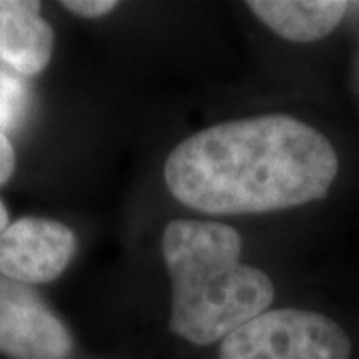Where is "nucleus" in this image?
I'll return each instance as SVG.
<instances>
[{
	"label": "nucleus",
	"mask_w": 359,
	"mask_h": 359,
	"mask_svg": "<svg viewBox=\"0 0 359 359\" xmlns=\"http://www.w3.org/2000/svg\"><path fill=\"white\" fill-rule=\"evenodd\" d=\"M330 140L292 116L222 122L170 152L164 178L180 204L204 214H264L320 200L337 176Z\"/></svg>",
	"instance_id": "nucleus-1"
},
{
	"label": "nucleus",
	"mask_w": 359,
	"mask_h": 359,
	"mask_svg": "<svg viewBox=\"0 0 359 359\" xmlns=\"http://www.w3.org/2000/svg\"><path fill=\"white\" fill-rule=\"evenodd\" d=\"M162 254L172 278L170 330L194 346L224 341L273 302L271 280L242 264V238L231 226L174 219Z\"/></svg>",
	"instance_id": "nucleus-2"
},
{
	"label": "nucleus",
	"mask_w": 359,
	"mask_h": 359,
	"mask_svg": "<svg viewBox=\"0 0 359 359\" xmlns=\"http://www.w3.org/2000/svg\"><path fill=\"white\" fill-rule=\"evenodd\" d=\"M351 341L327 316L269 309L219 344V359H349Z\"/></svg>",
	"instance_id": "nucleus-3"
},
{
	"label": "nucleus",
	"mask_w": 359,
	"mask_h": 359,
	"mask_svg": "<svg viewBox=\"0 0 359 359\" xmlns=\"http://www.w3.org/2000/svg\"><path fill=\"white\" fill-rule=\"evenodd\" d=\"M72 335L30 285L0 276V353L8 359H68Z\"/></svg>",
	"instance_id": "nucleus-4"
},
{
	"label": "nucleus",
	"mask_w": 359,
	"mask_h": 359,
	"mask_svg": "<svg viewBox=\"0 0 359 359\" xmlns=\"http://www.w3.org/2000/svg\"><path fill=\"white\" fill-rule=\"evenodd\" d=\"M76 236L48 218H20L0 236V276L25 285L62 276L76 254Z\"/></svg>",
	"instance_id": "nucleus-5"
},
{
	"label": "nucleus",
	"mask_w": 359,
	"mask_h": 359,
	"mask_svg": "<svg viewBox=\"0 0 359 359\" xmlns=\"http://www.w3.org/2000/svg\"><path fill=\"white\" fill-rule=\"evenodd\" d=\"M54 30L39 2L0 0V62L22 76L42 72L52 58Z\"/></svg>",
	"instance_id": "nucleus-6"
},
{
	"label": "nucleus",
	"mask_w": 359,
	"mask_h": 359,
	"mask_svg": "<svg viewBox=\"0 0 359 359\" xmlns=\"http://www.w3.org/2000/svg\"><path fill=\"white\" fill-rule=\"evenodd\" d=\"M250 11L278 36L292 42H313L327 36L347 13L341 0H254Z\"/></svg>",
	"instance_id": "nucleus-7"
},
{
	"label": "nucleus",
	"mask_w": 359,
	"mask_h": 359,
	"mask_svg": "<svg viewBox=\"0 0 359 359\" xmlns=\"http://www.w3.org/2000/svg\"><path fill=\"white\" fill-rule=\"evenodd\" d=\"M28 90L25 82L13 72L0 70V132L8 134L16 130L28 112Z\"/></svg>",
	"instance_id": "nucleus-8"
},
{
	"label": "nucleus",
	"mask_w": 359,
	"mask_h": 359,
	"mask_svg": "<svg viewBox=\"0 0 359 359\" xmlns=\"http://www.w3.org/2000/svg\"><path fill=\"white\" fill-rule=\"evenodd\" d=\"M62 6L82 18H100L104 14L112 13L118 6V2L114 0H65Z\"/></svg>",
	"instance_id": "nucleus-9"
},
{
	"label": "nucleus",
	"mask_w": 359,
	"mask_h": 359,
	"mask_svg": "<svg viewBox=\"0 0 359 359\" xmlns=\"http://www.w3.org/2000/svg\"><path fill=\"white\" fill-rule=\"evenodd\" d=\"M14 166H16V156H14L13 144L6 134L0 132V186L11 180L14 174Z\"/></svg>",
	"instance_id": "nucleus-10"
},
{
	"label": "nucleus",
	"mask_w": 359,
	"mask_h": 359,
	"mask_svg": "<svg viewBox=\"0 0 359 359\" xmlns=\"http://www.w3.org/2000/svg\"><path fill=\"white\" fill-rule=\"evenodd\" d=\"M8 226H11V224H8V210H6L4 202L0 200V236L8 230Z\"/></svg>",
	"instance_id": "nucleus-11"
}]
</instances>
